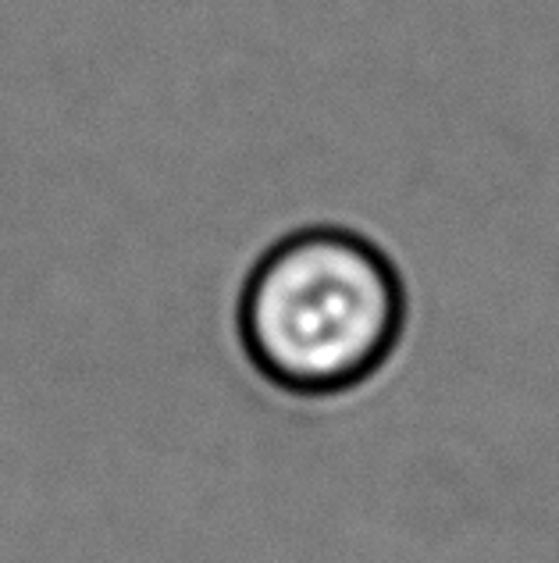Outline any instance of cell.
I'll list each match as a JSON object with an SVG mask.
<instances>
[{"label": "cell", "mask_w": 559, "mask_h": 563, "mask_svg": "<svg viewBox=\"0 0 559 563\" xmlns=\"http://www.w3.org/2000/svg\"><path fill=\"white\" fill-rule=\"evenodd\" d=\"M403 329V286L381 250L343 229L289 235L243 292V343L275 385L343 393L389 361Z\"/></svg>", "instance_id": "cell-1"}]
</instances>
